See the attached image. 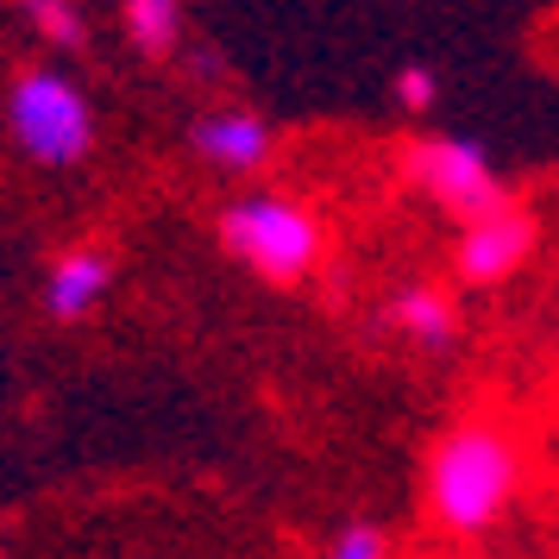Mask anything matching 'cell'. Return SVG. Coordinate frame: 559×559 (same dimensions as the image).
<instances>
[{"label":"cell","instance_id":"obj_1","mask_svg":"<svg viewBox=\"0 0 559 559\" xmlns=\"http://www.w3.org/2000/svg\"><path fill=\"white\" fill-rule=\"evenodd\" d=\"M509 490H515V459L497 433H459L447 440V453L433 459V509L453 522V528H490L503 515Z\"/></svg>","mask_w":559,"mask_h":559},{"label":"cell","instance_id":"obj_2","mask_svg":"<svg viewBox=\"0 0 559 559\" xmlns=\"http://www.w3.org/2000/svg\"><path fill=\"white\" fill-rule=\"evenodd\" d=\"M13 127L26 139L32 157L45 164H70L88 152V107L76 102V88L57 76H26L13 95Z\"/></svg>","mask_w":559,"mask_h":559},{"label":"cell","instance_id":"obj_3","mask_svg":"<svg viewBox=\"0 0 559 559\" xmlns=\"http://www.w3.org/2000/svg\"><path fill=\"white\" fill-rule=\"evenodd\" d=\"M227 246L239 258H252L264 277H302L308 258H314V227H308L296 207L283 202H246L227 214Z\"/></svg>","mask_w":559,"mask_h":559},{"label":"cell","instance_id":"obj_4","mask_svg":"<svg viewBox=\"0 0 559 559\" xmlns=\"http://www.w3.org/2000/svg\"><path fill=\"white\" fill-rule=\"evenodd\" d=\"M415 177L428 182L440 202H453L459 214H472V221L503 207V189H497L490 164L472 145H428V152H415Z\"/></svg>","mask_w":559,"mask_h":559},{"label":"cell","instance_id":"obj_5","mask_svg":"<svg viewBox=\"0 0 559 559\" xmlns=\"http://www.w3.org/2000/svg\"><path fill=\"white\" fill-rule=\"evenodd\" d=\"M528 246H534V233H528V221H515V214H478V233L465 239V277H509L522 258H528Z\"/></svg>","mask_w":559,"mask_h":559},{"label":"cell","instance_id":"obj_6","mask_svg":"<svg viewBox=\"0 0 559 559\" xmlns=\"http://www.w3.org/2000/svg\"><path fill=\"white\" fill-rule=\"evenodd\" d=\"M202 152L214 157V164H233V170H252L258 157L271 152V139H264V127L258 120H207L202 127Z\"/></svg>","mask_w":559,"mask_h":559},{"label":"cell","instance_id":"obj_7","mask_svg":"<svg viewBox=\"0 0 559 559\" xmlns=\"http://www.w3.org/2000/svg\"><path fill=\"white\" fill-rule=\"evenodd\" d=\"M102 283H107L102 258H88V252L70 258V264L57 271V283H51V308H57V314H82V308L102 296Z\"/></svg>","mask_w":559,"mask_h":559},{"label":"cell","instance_id":"obj_8","mask_svg":"<svg viewBox=\"0 0 559 559\" xmlns=\"http://www.w3.org/2000/svg\"><path fill=\"white\" fill-rule=\"evenodd\" d=\"M127 20L145 51H170V38H177V0H127Z\"/></svg>","mask_w":559,"mask_h":559},{"label":"cell","instance_id":"obj_9","mask_svg":"<svg viewBox=\"0 0 559 559\" xmlns=\"http://www.w3.org/2000/svg\"><path fill=\"white\" fill-rule=\"evenodd\" d=\"M396 314H403V321H408L415 333H421V340H447V328H453L447 302H433V296H408V302L396 308Z\"/></svg>","mask_w":559,"mask_h":559},{"label":"cell","instance_id":"obj_10","mask_svg":"<svg viewBox=\"0 0 559 559\" xmlns=\"http://www.w3.org/2000/svg\"><path fill=\"white\" fill-rule=\"evenodd\" d=\"M32 13H38V26L51 32L57 45H76V13L63 0H32Z\"/></svg>","mask_w":559,"mask_h":559},{"label":"cell","instance_id":"obj_11","mask_svg":"<svg viewBox=\"0 0 559 559\" xmlns=\"http://www.w3.org/2000/svg\"><path fill=\"white\" fill-rule=\"evenodd\" d=\"M333 547H340V559H371V554H383V540H378L371 528H353L346 540H333Z\"/></svg>","mask_w":559,"mask_h":559},{"label":"cell","instance_id":"obj_12","mask_svg":"<svg viewBox=\"0 0 559 559\" xmlns=\"http://www.w3.org/2000/svg\"><path fill=\"white\" fill-rule=\"evenodd\" d=\"M428 95H433V76H428V70H408V76H403V102L408 107H428Z\"/></svg>","mask_w":559,"mask_h":559}]
</instances>
